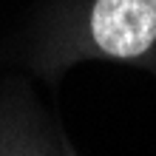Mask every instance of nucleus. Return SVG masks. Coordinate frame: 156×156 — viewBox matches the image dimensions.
Segmentation results:
<instances>
[{
    "label": "nucleus",
    "mask_w": 156,
    "mask_h": 156,
    "mask_svg": "<svg viewBox=\"0 0 156 156\" xmlns=\"http://www.w3.org/2000/svg\"><path fill=\"white\" fill-rule=\"evenodd\" d=\"M91 34L114 57H139L156 40V0H97Z\"/></svg>",
    "instance_id": "nucleus-1"
}]
</instances>
